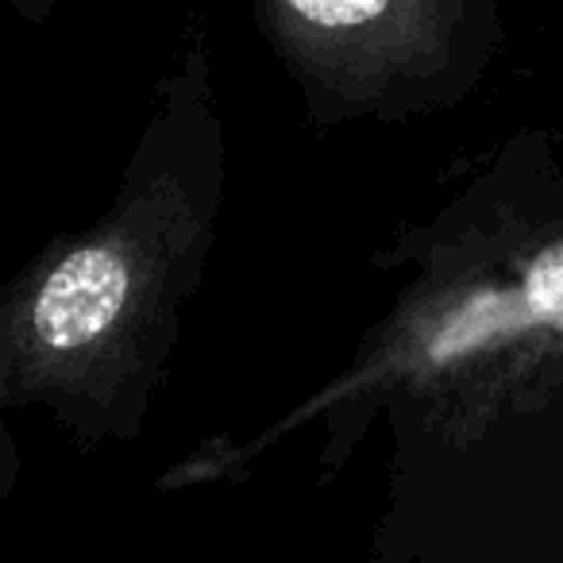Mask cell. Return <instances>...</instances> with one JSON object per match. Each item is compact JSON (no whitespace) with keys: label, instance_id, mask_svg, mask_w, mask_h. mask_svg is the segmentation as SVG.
Masks as SVG:
<instances>
[{"label":"cell","instance_id":"2","mask_svg":"<svg viewBox=\"0 0 563 563\" xmlns=\"http://www.w3.org/2000/svg\"><path fill=\"white\" fill-rule=\"evenodd\" d=\"M525 313H529V321L563 329V243L548 247L544 255L529 266V282H525Z\"/></svg>","mask_w":563,"mask_h":563},{"label":"cell","instance_id":"1","mask_svg":"<svg viewBox=\"0 0 563 563\" xmlns=\"http://www.w3.org/2000/svg\"><path fill=\"white\" fill-rule=\"evenodd\" d=\"M128 298V266L112 251H78L43 286L35 301V332L47 347L70 352L117 321Z\"/></svg>","mask_w":563,"mask_h":563},{"label":"cell","instance_id":"3","mask_svg":"<svg viewBox=\"0 0 563 563\" xmlns=\"http://www.w3.org/2000/svg\"><path fill=\"white\" fill-rule=\"evenodd\" d=\"M290 9L321 27H355L375 20L386 9V0H290Z\"/></svg>","mask_w":563,"mask_h":563}]
</instances>
